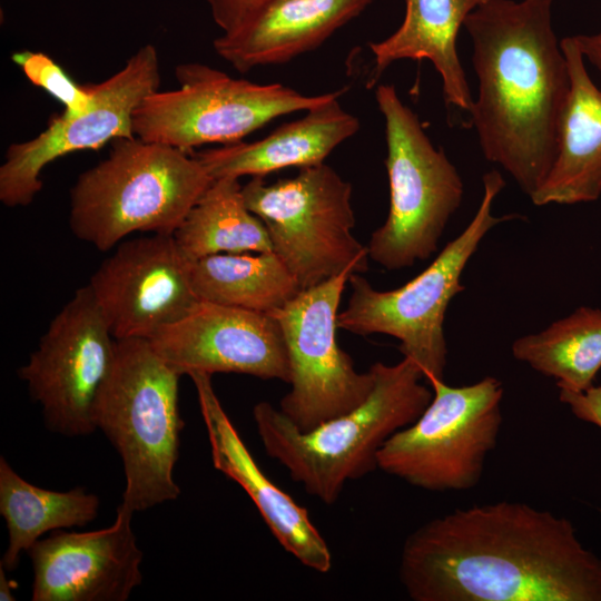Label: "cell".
<instances>
[{"label": "cell", "instance_id": "cell-23", "mask_svg": "<svg viewBox=\"0 0 601 601\" xmlns=\"http://www.w3.org/2000/svg\"><path fill=\"white\" fill-rule=\"evenodd\" d=\"M190 276L200 300L267 314L302 290L274 252L209 255L191 260Z\"/></svg>", "mask_w": 601, "mask_h": 601}, {"label": "cell", "instance_id": "cell-11", "mask_svg": "<svg viewBox=\"0 0 601 601\" xmlns=\"http://www.w3.org/2000/svg\"><path fill=\"white\" fill-rule=\"evenodd\" d=\"M352 274L302 289L268 313L282 328L290 365V388L278 408L302 431L357 407L374 385L372 371L358 372L336 339L338 306Z\"/></svg>", "mask_w": 601, "mask_h": 601}, {"label": "cell", "instance_id": "cell-20", "mask_svg": "<svg viewBox=\"0 0 601 601\" xmlns=\"http://www.w3.org/2000/svg\"><path fill=\"white\" fill-rule=\"evenodd\" d=\"M339 97L307 110L254 142L238 141L194 154L213 179L264 177L288 167L323 164L328 155L359 129V120L344 110Z\"/></svg>", "mask_w": 601, "mask_h": 601}, {"label": "cell", "instance_id": "cell-1", "mask_svg": "<svg viewBox=\"0 0 601 601\" xmlns=\"http://www.w3.org/2000/svg\"><path fill=\"white\" fill-rule=\"evenodd\" d=\"M398 578L413 601H601V559L569 519L523 502L422 524L403 543Z\"/></svg>", "mask_w": 601, "mask_h": 601}, {"label": "cell", "instance_id": "cell-12", "mask_svg": "<svg viewBox=\"0 0 601 601\" xmlns=\"http://www.w3.org/2000/svg\"><path fill=\"white\" fill-rule=\"evenodd\" d=\"M116 342L88 285L57 313L18 371L48 430L67 437L95 432V407L116 356Z\"/></svg>", "mask_w": 601, "mask_h": 601}, {"label": "cell", "instance_id": "cell-16", "mask_svg": "<svg viewBox=\"0 0 601 601\" xmlns=\"http://www.w3.org/2000/svg\"><path fill=\"white\" fill-rule=\"evenodd\" d=\"M122 502L108 528L53 531L29 550L32 601H126L142 582L144 553Z\"/></svg>", "mask_w": 601, "mask_h": 601}, {"label": "cell", "instance_id": "cell-25", "mask_svg": "<svg viewBox=\"0 0 601 601\" xmlns=\"http://www.w3.org/2000/svg\"><path fill=\"white\" fill-rule=\"evenodd\" d=\"M511 351L559 388L585 391L601 370V308L579 307L540 333L519 337Z\"/></svg>", "mask_w": 601, "mask_h": 601}, {"label": "cell", "instance_id": "cell-13", "mask_svg": "<svg viewBox=\"0 0 601 601\" xmlns=\"http://www.w3.org/2000/svg\"><path fill=\"white\" fill-rule=\"evenodd\" d=\"M158 51L145 45L125 66L99 83H91L92 102L76 116L50 119L32 139L11 144L0 167V200L7 207L28 206L42 189L41 173L53 160L79 150H96L118 138H134L135 109L158 90Z\"/></svg>", "mask_w": 601, "mask_h": 601}, {"label": "cell", "instance_id": "cell-10", "mask_svg": "<svg viewBox=\"0 0 601 601\" xmlns=\"http://www.w3.org/2000/svg\"><path fill=\"white\" fill-rule=\"evenodd\" d=\"M433 397L415 422L378 452V470L430 492H459L480 482L502 425V382L464 386L430 383Z\"/></svg>", "mask_w": 601, "mask_h": 601}, {"label": "cell", "instance_id": "cell-21", "mask_svg": "<svg viewBox=\"0 0 601 601\" xmlns=\"http://www.w3.org/2000/svg\"><path fill=\"white\" fill-rule=\"evenodd\" d=\"M491 0H405V16L386 39L370 43L374 56L372 83L393 62L430 60L442 79L446 105L470 112L474 99L456 51V39L466 17Z\"/></svg>", "mask_w": 601, "mask_h": 601}, {"label": "cell", "instance_id": "cell-14", "mask_svg": "<svg viewBox=\"0 0 601 601\" xmlns=\"http://www.w3.org/2000/svg\"><path fill=\"white\" fill-rule=\"evenodd\" d=\"M174 234L124 239L88 287L116 339L151 338L199 300Z\"/></svg>", "mask_w": 601, "mask_h": 601}, {"label": "cell", "instance_id": "cell-6", "mask_svg": "<svg viewBox=\"0 0 601 601\" xmlns=\"http://www.w3.org/2000/svg\"><path fill=\"white\" fill-rule=\"evenodd\" d=\"M482 181L483 197L474 217L422 273L392 290H377L354 273L348 279L347 306L337 315L338 328L362 336L385 334L398 339L403 357L421 367L428 384L444 378L445 313L453 297L465 289L461 277L466 264L492 227L515 217L492 214L493 201L505 186L502 175L491 170Z\"/></svg>", "mask_w": 601, "mask_h": 601}, {"label": "cell", "instance_id": "cell-9", "mask_svg": "<svg viewBox=\"0 0 601 601\" xmlns=\"http://www.w3.org/2000/svg\"><path fill=\"white\" fill-rule=\"evenodd\" d=\"M179 88L155 91L135 109V137L184 151L206 144L229 145L273 119L309 110L339 97L345 89L303 95L282 83L235 79L199 62L178 65Z\"/></svg>", "mask_w": 601, "mask_h": 601}, {"label": "cell", "instance_id": "cell-7", "mask_svg": "<svg viewBox=\"0 0 601 601\" xmlns=\"http://www.w3.org/2000/svg\"><path fill=\"white\" fill-rule=\"evenodd\" d=\"M385 120L390 208L371 235L370 258L386 269L411 267L437 250L440 238L462 203L464 186L442 148H435L418 117L393 85H378Z\"/></svg>", "mask_w": 601, "mask_h": 601}, {"label": "cell", "instance_id": "cell-29", "mask_svg": "<svg viewBox=\"0 0 601 601\" xmlns=\"http://www.w3.org/2000/svg\"><path fill=\"white\" fill-rule=\"evenodd\" d=\"M585 61H589L601 79V31L594 35L573 36Z\"/></svg>", "mask_w": 601, "mask_h": 601}, {"label": "cell", "instance_id": "cell-19", "mask_svg": "<svg viewBox=\"0 0 601 601\" xmlns=\"http://www.w3.org/2000/svg\"><path fill=\"white\" fill-rule=\"evenodd\" d=\"M372 0H273L239 30L213 42L239 72L287 62L321 46Z\"/></svg>", "mask_w": 601, "mask_h": 601}, {"label": "cell", "instance_id": "cell-18", "mask_svg": "<svg viewBox=\"0 0 601 601\" xmlns=\"http://www.w3.org/2000/svg\"><path fill=\"white\" fill-rule=\"evenodd\" d=\"M570 72L552 166L530 197L536 206L590 203L601 196V87L591 79L574 37L560 40Z\"/></svg>", "mask_w": 601, "mask_h": 601}, {"label": "cell", "instance_id": "cell-27", "mask_svg": "<svg viewBox=\"0 0 601 601\" xmlns=\"http://www.w3.org/2000/svg\"><path fill=\"white\" fill-rule=\"evenodd\" d=\"M273 0H206L215 23L224 35L233 33L253 20Z\"/></svg>", "mask_w": 601, "mask_h": 601}, {"label": "cell", "instance_id": "cell-26", "mask_svg": "<svg viewBox=\"0 0 601 601\" xmlns=\"http://www.w3.org/2000/svg\"><path fill=\"white\" fill-rule=\"evenodd\" d=\"M11 60L27 79L40 87L65 108L63 112L76 116L89 109L92 102L91 83L79 85L49 56L36 51H18Z\"/></svg>", "mask_w": 601, "mask_h": 601}, {"label": "cell", "instance_id": "cell-17", "mask_svg": "<svg viewBox=\"0 0 601 601\" xmlns=\"http://www.w3.org/2000/svg\"><path fill=\"white\" fill-rule=\"evenodd\" d=\"M188 376L196 388L213 466L245 491L287 553L304 566L327 573L332 553L308 511L259 467L216 395L211 375L197 372Z\"/></svg>", "mask_w": 601, "mask_h": 601}, {"label": "cell", "instance_id": "cell-28", "mask_svg": "<svg viewBox=\"0 0 601 601\" xmlns=\"http://www.w3.org/2000/svg\"><path fill=\"white\" fill-rule=\"evenodd\" d=\"M559 400L570 408L577 418L601 430V384H593L582 392L559 388Z\"/></svg>", "mask_w": 601, "mask_h": 601}, {"label": "cell", "instance_id": "cell-22", "mask_svg": "<svg viewBox=\"0 0 601 601\" xmlns=\"http://www.w3.org/2000/svg\"><path fill=\"white\" fill-rule=\"evenodd\" d=\"M99 497L85 487L52 491L36 486L0 457V514L9 543L0 561L7 572L17 569L20 555L48 533L85 526L99 512Z\"/></svg>", "mask_w": 601, "mask_h": 601}, {"label": "cell", "instance_id": "cell-8", "mask_svg": "<svg viewBox=\"0 0 601 601\" xmlns=\"http://www.w3.org/2000/svg\"><path fill=\"white\" fill-rule=\"evenodd\" d=\"M242 193L302 289L348 269L367 272V246L353 235L352 185L331 166L299 168L296 176L270 184L253 177Z\"/></svg>", "mask_w": 601, "mask_h": 601}, {"label": "cell", "instance_id": "cell-2", "mask_svg": "<svg viewBox=\"0 0 601 601\" xmlns=\"http://www.w3.org/2000/svg\"><path fill=\"white\" fill-rule=\"evenodd\" d=\"M553 0H491L463 27L477 78L471 126L484 157L531 197L556 152L570 91L565 55L552 26Z\"/></svg>", "mask_w": 601, "mask_h": 601}, {"label": "cell", "instance_id": "cell-24", "mask_svg": "<svg viewBox=\"0 0 601 601\" xmlns=\"http://www.w3.org/2000/svg\"><path fill=\"white\" fill-rule=\"evenodd\" d=\"M239 178L214 179L174 233L190 260L223 253L273 252L263 221L245 204Z\"/></svg>", "mask_w": 601, "mask_h": 601}, {"label": "cell", "instance_id": "cell-15", "mask_svg": "<svg viewBox=\"0 0 601 601\" xmlns=\"http://www.w3.org/2000/svg\"><path fill=\"white\" fill-rule=\"evenodd\" d=\"M148 341L180 375L236 373L290 382L282 328L267 313L199 299Z\"/></svg>", "mask_w": 601, "mask_h": 601}, {"label": "cell", "instance_id": "cell-5", "mask_svg": "<svg viewBox=\"0 0 601 601\" xmlns=\"http://www.w3.org/2000/svg\"><path fill=\"white\" fill-rule=\"evenodd\" d=\"M145 338L117 339L111 372L95 407L96 428L118 452L122 503L134 512L178 499L174 477L184 421L179 377Z\"/></svg>", "mask_w": 601, "mask_h": 601}, {"label": "cell", "instance_id": "cell-30", "mask_svg": "<svg viewBox=\"0 0 601 601\" xmlns=\"http://www.w3.org/2000/svg\"><path fill=\"white\" fill-rule=\"evenodd\" d=\"M6 569L0 565V601H14V585L7 578Z\"/></svg>", "mask_w": 601, "mask_h": 601}, {"label": "cell", "instance_id": "cell-4", "mask_svg": "<svg viewBox=\"0 0 601 601\" xmlns=\"http://www.w3.org/2000/svg\"><path fill=\"white\" fill-rule=\"evenodd\" d=\"M213 180L184 150L115 139L108 157L80 174L70 190V229L101 252L137 231L174 234Z\"/></svg>", "mask_w": 601, "mask_h": 601}, {"label": "cell", "instance_id": "cell-3", "mask_svg": "<svg viewBox=\"0 0 601 601\" xmlns=\"http://www.w3.org/2000/svg\"><path fill=\"white\" fill-rule=\"evenodd\" d=\"M370 370L374 385L366 400L308 431L266 401L253 407L266 454L324 504H334L348 482L378 469L384 443L415 422L433 397L423 371L408 357L392 365L376 362Z\"/></svg>", "mask_w": 601, "mask_h": 601}]
</instances>
